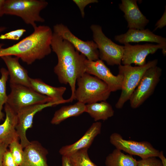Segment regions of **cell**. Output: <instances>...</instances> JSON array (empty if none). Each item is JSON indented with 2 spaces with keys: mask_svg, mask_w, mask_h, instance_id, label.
I'll return each mask as SVG.
<instances>
[{
  "mask_svg": "<svg viewBox=\"0 0 166 166\" xmlns=\"http://www.w3.org/2000/svg\"><path fill=\"white\" fill-rule=\"evenodd\" d=\"M2 164V166H18L9 150L7 149L4 154Z\"/></svg>",
  "mask_w": 166,
  "mask_h": 166,
  "instance_id": "30",
  "label": "cell"
},
{
  "mask_svg": "<svg viewBox=\"0 0 166 166\" xmlns=\"http://www.w3.org/2000/svg\"><path fill=\"white\" fill-rule=\"evenodd\" d=\"M115 40L124 44L130 42H147L166 45V38L156 35L148 29H129L124 34L115 36Z\"/></svg>",
  "mask_w": 166,
  "mask_h": 166,
  "instance_id": "15",
  "label": "cell"
},
{
  "mask_svg": "<svg viewBox=\"0 0 166 166\" xmlns=\"http://www.w3.org/2000/svg\"><path fill=\"white\" fill-rule=\"evenodd\" d=\"M93 41L97 45L99 58L110 65H121L124 52V46L117 44L107 37L101 27L93 24L90 26Z\"/></svg>",
  "mask_w": 166,
  "mask_h": 166,
  "instance_id": "6",
  "label": "cell"
},
{
  "mask_svg": "<svg viewBox=\"0 0 166 166\" xmlns=\"http://www.w3.org/2000/svg\"><path fill=\"white\" fill-rule=\"evenodd\" d=\"M61 161L62 166H71L68 157L62 156Z\"/></svg>",
  "mask_w": 166,
  "mask_h": 166,
  "instance_id": "33",
  "label": "cell"
},
{
  "mask_svg": "<svg viewBox=\"0 0 166 166\" xmlns=\"http://www.w3.org/2000/svg\"><path fill=\"white\" fill-rule=\"evenodd\" d=\"M4 2L5 0H0V17L5 14L4 10Z\"/></svg>",
  "mask_w": 166,
  "mask_h": 166,
  "instance_id": "35",
  "label": "cell"
},
{
  "mask_svg": "<svg viewBox=\"0 0 166 166\" xmlns=\"http://www.w3.org/2000/svg\"><path fill=\"white\" fill-rule=\"evenodd\" d=\"M0 78V121L2 120L4 114L2 112L3 105L7 102L8 95L6 93V83L9 75L7 70L2 68L1 69Z\"/></svg>",
  "mask_w": 166,
  "mask_h": 166,
  "instance_id": "25",
  "label": "cell"
},
{
  "mask_svg": "<svg viewBox=\"0 0 166 166\" xmlns=\"http://www.w3.org/2000/svg\"><path fill=\"white\" fill-rule=\"evenodd\" d=\"M85 105L79 101L73 105L63 106L55 112L51 123L58 124L68 118L78 116L85 112Z\"/></svg>",
  "mask_w": 166,
  "mask_h": 166,
  "instance_id": "22",
  "label": "cell"
},
{
  "mask_svg": "<svg viewBox=\"0 0 166 166\" xmlns=\"http://www.w3.org/2000/svg\"><path fill=\"white\" fill-rule=\"evenodd\" d=\"M137 166H163L160 160L151 156L138 161Z\"/></svg>",
  "mask_w": 166,
  "mask_h": 166,
  "instance_id": "28",
  "label": "cell"
},
{
  "mask_svg": "<svg viewBox=\"0 0 166 166\" xmlns=\"http://www.w3.org/2000/svg\"><path fill=\"white\" fill-rule=\"evenodd\" d=\"M10 86L11 92L6 103L17 113L26 107L53 101L49 97L28 87L16 84H10Z\"/></svg>",
  "mask_w": 166,
  "mask_h": 166,
  "instance_id": "7",
  "label": "cell"
},
{
  "mask_svg": "<svg viewBox=\"0 0 166 166\" xmlns=\"http://www.w3.org/2000/svg\"><path fill=\"white\" fill-rule=\"evenodd\" d=\"M31 88L36 92L51 98L60 104L70 102L69 99H65L63 96L66 90L65 87H55L46 84L40 79L30 77Z\"/></svg>",
  "mask_w": 166,
  "mask_h": 166,
  "instance_id": "19",
  "label": "cell"
},
{
  "mask_svg": "<svg viewBox=\"0 0 166 166\" xmlns=\"http://www.w3.org/2000/svg\"><path fill=\"white\" fill-rule=\"evenodd\" d=\"M4 62L8 69L10 77V84H19L31 88L30 77L28 72L20 64L18 57L11 56L1 57Z\"/></svg>",
  "mask_w": 166,
  "mask_h": 166,
  "instance_id": "18",
  "label": "cell"
},
{
  "mask_svg": "<svg viewBox=\"0 0 166 166\" xmlns=\"http://www.w3.org/2000/svg\"><path fill=\"white\" fill-rule=\"evenodd\" d=\"M124 52L121 63L123 65L134 64L137 66L146 63L147 57L155 53L158 49H162L163 54H166V45L146 43L143 45L124 44Z\"/></svg>",
  "mask_w": 166,
  "mask_h": 166,
  "instance_id": "10",
  "label": "cell"
},
{
  "mask_svg": "<svg viewBox=\"0 0 166 166\" xmlns=\"http://www.w3.org/2000/svg\"><path fill=\"white\" fill-rule=\"evenodd\" d=\"M12 140L10 139L0 140V166H2V161L4 154Z\"/></svg>",
  "mask_w": 166,
  "mask_h": 166,
  "instance_id": "31",
  "label": "cell"
},
{
  "mask_svg": "<svg viewBox=\"0 0 166 166\" xmlns=\"http://www.w3.org/2000/svg\"><path fill=\"white\" fill-rule=\"evenodd\" d=\"M161 69L156 65L146 70L129 100L131 107L136 109L153 93L160 81Z\"/></svg>",
  "mask_w": 166,
  "mask_h": 166,
  "instance_id": "8",
  "label": "cell"
},
{
  "mask_svg": "<svg viewBox=\"0 0 166 166\" xmlns=\"http://www.w3.org/2000/svg\"><path fill=\"white\" fill-rule=\"evenodd\" d=\"M19 140L18 137L14 139L8 146L9 150L18 166H20L22 162L24 154V148L19 142Z\"/></svg>",
  "mask_w": 166,
  "mask_h": 166,
  "instance_id": "26",
  "label": "cell"
},
{
  "mask_svg": "<svg viewBox=\"0 0 166 166\" xmlns=\"http://www.w3.org/2000/svg\"><path fill=\"white\" fill-rule=\"evenodd\" d=\"M77 82L74 99L85 105L106 101L111 92L105 82L86 73L79 77Z\"/></svg>",
  "mask_w": 166,
  "mask_h": 166,
  "instance_id": "3",
  "label": "cell"
},
{
  "mask_svg": "<svg viewBox=\"0 0 166 166\" xmlns=\"http://www.w3.org/2000/svg\"><path fill=\"white\" fill-rule=\"evenodd\" d=\"M60 104L57 102L51 101L45 104L30 105L22 109L17 113L18 121L16 127L20 144L23 148L30 143L27 138V130L33 125L34 117L38 112L43 109Z\"/></svg>",
  "mask_w": 166,
  "mask_h": 166,
  "instance_id": "11",
  "label": "cell"
},
{
  "mask_svg": "<svg viewBox=\"0 0 166 166\" xmlns=\"http://www.w3.org/2000/svg\"><path fill=\"white\" fill-rule=\"evenodd\" d=\"M47 150L37 141H30L24 148L22 162L20 166H49Z\"/></svg>",
  "mask_w": 166,
  "mask_h": 166,
  "instance_id": "17",
  "label": "cell"
},
{
  "mask_svg": "<svg viewBox=\"0 0 166 166\" xmlns=\"http://www.w3.org/2000/svg\"><path fill=\"white\" fill-rule=\"evenodd\" d=\"M6 29L5 27L0 26V33L4 31Z\"/></svg>",
  "mask_w": 166,
  "mask_h": 166,
  "instance_id": "36",
  "label": "cell"
},
{
  "mask_svg": "<svg viewBox=\"0 0 166 166\" xmlns=\"http://www.w3.org/2000/svg\"><path fill=\"white\" fill-rule=\"evenodd\" d=\"M102 124L100 122L93 123L83 136L74 143L62 147L59 150L62 156L68 157L76 151L90 147L95 137L100 134Z\"/></svg>",
  "mask_w": 166,
  "mask_h": 166,
  "instance_id": "16",
  "label": "cell"
},
{
  "mask_svg": "<svg viewBox=\"0 0 166 166\" xmlns=\"http://www.w3.org/2000/svg\"><path fill=\"white\" fill-rule=\"evenodd\" d=\"M158 61L155 59L148 61L141 66H133L131 65H118L119 73L123 76L121 93L115 107L117 109L123 108L139 83L147 69L157 65Z\"/></svg>",
  "mask_w": 166,
  "mask_h": 166,
  "instance_id": "5",
  "label": "cell"
},
{
  "mask_svg": "<svg viewBox=\"0 0 166 166\" xmlns=\"http://www.w3.org/2000/svg\"><path fill=\"white\" fill-rule=\"evenodd\" d=\"M48 5L43 0H5L4 14L19 17L34 28L37 26L36 22L45 21L40 14Z\"/></svg>",
  "mask_w": 166,
  "mask_h": 166,
  "instance_id": "4",
  "label": "cell"
},
{
  "mask_svg": "<svg viewBox=\"0 0 166 166\" xmlns=\"http://www.w3.org/2000/svg\"><path fill=\"white\" fill-rule=\"evenodd\" d=\"M138 161L130 155H125L115 148L106 157L105 166H137Z\"/></svg>",
  "mask_w": 166,
  "mask_h": 166,
  "instance_id": "23",
  "label": "cell"
},
{
  "mask_svg": "<svg viewBox=\"0 0 166 166\" xmlns=\"http://www.w3.org/2000/svg\"><path fill=\"white\" fill-rule=\"evenodd\" d=\"M88 148L78 150L68 157L71 166H98L89 158Z\"/></svg>",
  "mask_w": 166,
  "mask_h": 166,
  "instance_id": "24",
  "label": "cell"
},
{
  "mask_svg": "<svg viewBox=\"0 0 166 166\" xmlns=\"http://www.w3.org/2000/svg\"><path fill=\"white\" fill-rule=\"evenodd\" d=\"M110 142L116 148L131 155H136L144 159L151 156L157 157L160 151L146 141H136L124 139L120 134L114 132L110 136Z\"/></svg>",
  "mask_w": 166,
  "mask_h": 166,
  "instance_id": "9",
  "label": "cell"
},
{
  "mask_svg": "<svg viewBox=\"0 0 166 166\" xmlns=\"http://www.w3.org/2000/svg\"><path fill=\"white\" fill-rule=\"evenodd\" d=\"M4 110L6 116L3 123L0 124V140H13L18 137L16 130L17 113L6 103L4 105Z\"/></svg>",
  "mask_w": 166,
  "mask_h": 166,
  "instance_id": "20",
  "label": "cell"
},
{
  "mask_svg": "<svg viewBox=\"0 0 166 166\" xmlns=\"http://www.w3.org/2000/svg\"><path fill=\"white\" fill-rule=\"evenodd\" d=\"M26 31V30L23 29L11 31L1 35L0 36V39L18 40Z\"/></svg>",
  "mask_w": 166,
  "mask_h": 166,
  "instance_id": "27",
  "label": "cell"
},
{
  "mask_svg": "<svg viewBox=\"0 0 166 166\" xmlns=\"http://www.w3.org/2000/svg\"><path fill=\"white\" fill-rule=\"evenodd\" d=\"M30 35L17 43L3 48L0 45V57L14 56L28 65L49 54L52 50L51 42L53 32L48 26H37Z\"/></svg>",
  "mask_w": 166,
  "mask_h": 166,
  "instance_id": "2",
  "label": "cell"
},
{
  "mask_svg": "<svg viewBox=\"0 0 166 166\" xmlns=\"http://www.w3.org/2000/svg\"><path fill=\"white\" fill-rule=\"evenodd\" d=\"M85 65V73L94 75L105 82L111 92L121 90L122 75L120 73L117 75L113 74L103 61L99 59L92 61L87 59Z\"/></svg>",
  "mask_w": 166,
  "mask_h": 166,
  "instance_id": "13",
  "label": "cell"
},
{
  "mask_svg": "<svg viewBox=\"0 0 166 166\" xmlns=\"http://www.w3.org/2000/svg\"><path fill=\"white\" fill-rule=\"evenodd\" d=\"M136 0H122L119 9L124 13V17L129 29H144L149 20L140 10Z\"/></svg>",
  "mask_w": 166,
  "mask_h": 166,
  "instance_id": "14",
  "label": "cell"
},
{
  "mask_svg": "<svg viewBox=\"0 0 166 166\" xmlns=\"http://www.w3.org/2000/svg\"><path fill=\"white\" fill-rule=\"evenodd\" d=\"M53 28V32L71 43L88 60L95 61L99 59L97 47L93 41H85L80 39L74 35L67 26L62 23L56 24Z\"/></svg>",
  "mask_w": 166,
  "mask_h": 166,
  "instance_id": "12",
  "label": "cell"
},
{
  "mask_svg": "<svg viewBox=\"0 0 166 166\" xmlns=\"http://www.w3.org/2000/svg\"><path fill=\"white\" fill-rule=\"evenodd\" d=\"M164 12L158 21L155 24V28L154 31L158 29H161L166 25V8L165 6Z\"/></svg>",
  "mask_w": 166,
  "mask_h": 166,
  "instance_id": "32",
  "label": "cell"
},
{
  "mask_svg": "<svg viewBox=\"0 0 166 166\" xmlns=\"http://www.w3.org/2000/svg\"><path fill=\"white\" fill-rule=\"evenodd\" d=\"M51 47L58 60L54 72L60 83L69 85L71 95L69 99L70 102H72L75 100L77 80L85 73V63L87 58L71 43L54 32L52 38Z\"/></svg>",
  "mask_w": 166,
  "mask_h": 166,
  "instance_id": "1",
  "label": "cell"
},
{
  "mask_svg": "<svg viewBox=\"0 0 166 166\" xmlns=\"http://www.w3.org/2000/svg\"><path fill=\"white\" fill-rule=\"evenodd\" d=\"M73 1L79 8L82 18H84L85 15V7L90 4L98 2L97 0H73Z\"/></svg>",
  "mask_w": 166,
  "mask_h": 166,
  "instance_id": "29",
  "label": "cell"
},
{
  "mask_svg": "<svg viewBox=\"0 0 166 166\" xmlns=\"http://www.w3.org/2000/svg\"><path fill=\"white\" fill-rule=\"evenodd\" d=\"M85 112L95 122L106 121L113 116L114 113L111 105L106 101L85 105Z\"/></svg>",
  "mask_w": 166,
  "mask_h": 166,
  "instance_id": "21",
  "label": "cell"
},
{
  "mask_svg": "<svg viewBox=\"0 0 166 166\" xmlns=\"http://www.w3.org/2000/svg\"><path fill=\"white\" fill-rule=\"evenodd\" d=\"M158 157H159L162 163L163 166H166V159L164 156L163 152V151H160V152Z\"/></svg>",
  "mask_w": 166,
  "mask_h": 166,
  "instance_id": "34",
  "label": "cell"
}]
</instances>
